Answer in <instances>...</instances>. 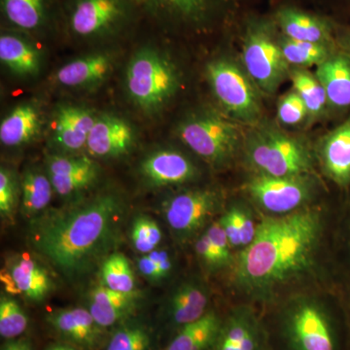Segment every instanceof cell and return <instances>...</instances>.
<instances>
[{"label": "cell", "instance_id": "36", "mask_svg": "<svg viewBox=\"0 0 350 350\" xmlns=\"http://www.w3.org/2000/svg\"><path fill=\"white\" fill-rule=\"evenodd\" d=\"M162 236L156 221L148 216L140 215L133 221L131 238L137 252L144 255L157 250L162 241Z\"/></svg>", "mask_w": 350, "mask_h": 350}, {"label": "cell", "instance_id": "25", "mask_svg": "<svg viewBox=\"0 0 350 350\" xmlns=\"http://www.w3.org/2000/svg\"><path fill=\"white\" fill-rule=\"evenodd\" d=\"M41 114L36 105L22 103L2 120L0 142L5 146L17 147L29 144L40 131Z\"/></svg>", "mask_w": 350, "mask_h": 350}, {"label": "cell", "instance_id": "14", "mask_svg": "<svg viewBox=\"0 0 350 350\" xmlns=\"http://www.w3.org/2000/svg\"><path fill=\"white\" fill-rule=\"evenodd\" d=\"M2 19L11 31L45 33L63 21V0H0Z\"/></svg>", "mask_w": 350, "mask_h": 350}, {"label": "cell", "instance_id": "37", "mask_svg": "<svg viewBox=\"0 0 350 350\" xmlns=\"http://www.w3.org/2000/svg\"><path fill=\"white\" fill-rule=\"evenodd\" d=\"M140 295L137 291L123 293L101 284L94 287L89 294V303L103 308H125L137 310Z\"/></svg>", "mask_w": 350, "mask_h": 350}, {"label": "cell", "instance_id": "21", "mask_svg": "<svg viewBox=\"0 0 350 350\" xmlns=\"http://www.w3.org/2000/svg\"><path fill=\"white\" fill-rule=\"evenodd\" d=\"M215 350H262V332L247 308L232 312L219 332Z\"/></svg>", "mask_w": 350, "mask_h": 350}, {"label": "cell", "instance_id": "40", "mask_svg": "<svg viewBox=\"0 0 350 350\" xmlns=\"http://www.w3.org/2000/svg\"><path fill=\"white\" fill-rule=\"evenodd\" d=\"M89 312L103 328H108L130 319L135 310L125 308H103L89 303Z\"/></svg>", "mask_w": 350, "mask_h": 350}, {"label": "cell", "instance_id": "8", "mask_svg": "<svg viewBox=\"0 0 350 350\" xmlns=\"http://www.w3.org/2000/svg\"><path fill=\"white\" fill-rule=\"evenodd\" d=\"M178 135L191 150L214 165L229 162L239 147L238 126L213 113L189 117L179 126Z\"/></svg>", "mask_w": 350, "mask_h": 350}, {"label": "cell", "instance_id": "15", "mask_svg": "<svg viewBox=\"0 0 350 350\" xmlns=\"http://www.w3.org/2000/svg\"><path fill=\"white\" fill-rule=\"evenodd\" d=\"M46 170L55 193L69 197L90 187L98 178V165L86 156L51 155Z\"/></svg>", "mask_w": 350, "mask_h": 350}, {"label": "cell", "instance_id": "12", "mask_svg": "<svg viewBox=\"0 0 350 350\" xmlns=\"http://www.w3.org/2000/svg\"><path fill=\"white\" fill-rule=\"evenodd\" d=\"M287 335L295 350H336L335 336L324 310L301 301L289 312Z\"/></svg>", "mask_w": 350, "mask_h": 350}, {"label": "cell", "instance_id": "26", "mask_svg": "<svg viewBox=\"0 0 350 350\" xmlns=\"http://www.w3.org/2000/svg\"><path fill=\"white\" fill-rule=\"evenodd\" d=\"M327 174L338 185L350 182V118L332 131L322 147Z\"/></svg>", "mask_w": 350, "mask_h": 350}, {"label": "cell", "instance_id": "49", "mask_svg": "<svg viewBox=\"0 0 350 350\" xmlns=\"http://www.w3.org/2000/svg\"><path fill=\"white\" fill-rule=\"evenodd\" d=\"M344 40L350 46V31H345Z\"/></svg>", "mask_w": 350, "mask_h": 350}, {"label": "cell", "instance_id": "5", "mask_svg": "<svg viewBox=\"0 0 350 350\" xmlns=\"http://www.w3.org/2000/svg\"><path fill=\"white\" fill-rule=\"evenodd\" d=\"M140 17L131 0H63L64 31L79 40L112 38Z\"/></svg>", "mask_w": 350, "mask_h": 350}, {"label": "cell", "instance_id": "46", "mask_svg": "<svg viewBox=\"0 0 350 350\" xmlns=\"http://www.w3.org/2000/svg\"><path fill=\"white\" fill-rule=\"evenodd\" d=\"M46 350H76L73 349V347H69V345H51V347H48Z\"/></svg>", "mask_w": 350, "mask_h": 350}, {"label": "cell", "instance_id": "39", "mask_svg": "<svg viewBox=\"0 0 350 350\" xmlns=\"http://www.w3.org/2000/svg\"><path fill=\"white\" fill-rule=\"evenodd\" d=\"M308 113L305 103L295 91L283 96L278 103V120L286 126L301 123Z\"/></svg>", "mask_w": 350, "mask_h": 350}, {"label": "cell", "instance_id": "9", "mask_svg": "<svg viewBox=\"0 0 350 350\" xmlns=\"http://www.w3.org/2000/svg\"><path fill=\"white\" fill-rule=\"evenodd\" d=\"M206 77L216 98L232 117L243 122L259 117L256 94L236 64L225 59L211 62L206 66Z\"/></svg>", "mask_w": 350, "mask_h": 350}, {"label": "cell", "instance_id": "28", "mask_svg": "<svg viewBox=\"0 0 350 350\" xmlns=\"http://www.w3.org/2000/svg\"><path fill=\"white\" fill-rule=\"evenodd\" d=\"M221 326L218 315L207 312L197 321L180 327L165 350H206L215 342Z\"/></svg>", "mask_w": 350, "mask_h": 350}, {"label": "cell", "instance_id": "29", "mask_svg": "<svg viewBox=\"0 0 350 350\" xmlns=\"http://www.w3.org/2000/svg\"><path fill=\"white\" fill-rule=\"evenodd\" d=\"M21 186L23 213L29 217L42 213L49 206L55 192L48 174L38 169L27 170Z\"/></svg>", "mask_w": 350, "mask_h": 350}, {"label": "cell", "instance_id": "22", "mask_svg": "<svg viewBox=\"0 0 350 350\" xmlns=\"http://www.w3.org/2000/svg\"><path fill=\"white\" fill-rule=\"evenodd\" d=\"M209 295L199 280H190L175 288L169 298L167 314L175 326L182 327L202 319L207 312Z\"/></svg>", "mask_w": 350, "mask_h": 350}, {"label": "cell", "instance_id": "33", "mask_svg": "<svg viewBox=\"0 0 350 350\" xmlns=\"http://www.w3.org/2000/svg\"><path fill=\"white\" fill-rule=\"evenodd\" d=\"M153 337L148 327L137 322L122 324L113 333L107 350H152Z\"/></svg>", "mask_w": 350, "mask_h": 350}, {"label": "cell", "instance_id": "38", "mask_svg": "<svg viewBox=\"0 0 350 350\" xmlns=\"http://www.w3.org/2000/svg\"><path fill=\"white\" fill-rule=\"evenodd\" d=\"M17 179L10 170H0V215L2 219L11 220L18 204Z\"/></svg>", "mask_w": 350, "mask_h": 350}, {"label": "cell", "instance_id": "23", "mask_svg": "<svg viewBox=\"0 0 350 350\" xmlns=\"http://www.w3.org/2000/svg\"><path fill=\"white\" fill-rule=\"evenodd\" d=\"M112 57L105 53H94L78 57L57 70V82L68 88H90L105 81L111 72Z\"/></svg>", "mask_w": 350, "mask_h": 350}, {"label": "cell", "instance_id": "2", "mask_svg": "<svg viewBox=\"0 0 350 350\" xmlns=\"http://www.w3.org/2000/svg\"><path fill=\"white\" fill-rule=\"evenodd\" d=\"M321 234V217L305 209L266 217L234 267V280L246 291H268L308 268Z\"/></svg>", "mask_w": 350, "mask_h": 350}, {"label": "cell", "instance_id": "34", "mask_svg": "<svg viewBox=\"0 0 350 350\" xmlns=\"http://www.w3.org/2000/svg\"><path fill=\"white\" fill-rule=\"evenodd\" d=\"M294 91L305 103L308 112L317 116L322 112L328 100L325 90L317 77L304 70H296L292 75Z\"/></svg>", "mask_w": 350, "mask_h": 350}, {"label": "cell", "instance_id": "24", "mask_svg": "<svg viewBox=\"0 0 350 350\" xmlns=\"http://www.w3.org/2000/svg\"><path fill=\"white\" fill-rule=\"evenodd\" d=\"M25 33L4 31L0 36V59L14 75L29 77L40 70V55Z\"/></svg>", "mask_w": 350, "mask_h": 350}, {"label": "cell", "instance_id": "4", "mask_svg": "<svg viewBox=\"0 0 350 350\" xmlns=\"http://www.w3.org/2000/svg\"><path fill=\"white\" fill-rule=\"evenodd\" d=\"M243 23V59L248 75L266 93L282 84L288 64L278 41L273 18L247 14Z\"/></svg>", "mask_w": 350, "mask_h": 350}, {"label": "cell", "instance_id": "20", "mask_svg": "<svg viewBox=\"0 0 350 350\" xmlns=\"http://www.w3.org/2000/svg\"><path fill=\"white\" fill-rule=\"evenodd\" d=\"M142 174L151 185L185 183L194 178L197 170L181 153L172 150L154 152L142 163Z\"/></svg>", "mask_w": 350, "mask_h": 350}, {"label": "cell", "instance_id": "47", "mask_svg": "<svg viewBox=\"0 0 350 350\" xmlns=\"http://www.w3.org/2000/svg\"><path fill=\"white\" fill-rule=\"evenodd\" d=\"M1 350H14L13 342H8V344L4 345Z\"/></svg>", "mask_w": 350, "mask_h": 350}, {"label": "cell", "instance_id": "44", "mask_svg": "<svg viewBox=\"0 0 350 350\" xmlns=\"http://www.w3.org/2000/svg\"><path fill=\"white\" fill-rule=\"evenodd\" d=\"M138 269L140 273L146 278L150 282H161L160 273L157 269L155 262H154L149 254H144V256L138 260Z\"/></svg>", "mask_w": 350, "mask_h": 350}, {"label": "cell", "instance_id": "19", "mask_svg": "<svg viewBox=\"0 0 350 350\" xmlns=\"http://www.w3.org/2000/svg\"><path fill=\"white\" fill-rule=\"evenodd\" d=\"M5 278L16 291L36 303L46 300L55 288L47 269L29 255L11 258L7 262Z\"/></svg>", "mask_w": 350, "mask_h": 350}, {"label": "cell", "instance_id": "3", "mask_svg": "<svg viewBox=\"0 0 350 350\" xmlns=\"http://www.w3.org/2000/svg\"><path fill=\"white\" fill-rule=\"evenodd\" d=\"M246 0H131L140 16L167 31L208 33L239 17Z\"/></svg>", "mask_w": 350, "mask_h": 350}, {"label": "cell", "instance_id": "18", "mask_svg": "<svg viewBox=\"0 0 350 350\" xmlns=\"http://www.w3.org/2000/svg\"><path fill=\"white\" fill-rule=\"evenodd\" d=\"M135 135L130 124L114 115L98 117L87 140L89 153L98 158H117L130 152Z\"/></svg>", "mask_w": 350, "mask_h": 350}, {"label": "cell", "instance_id": "32", "mask_svg": "<svg viewBox=\"0 0 350 350\" xmlns=\"http://www.w3.org/2000/svg\"><path fill=\"white\" fill-rule=\"evenodd\" d=\"M227 234L232 247H246L256 234L257 226L246 211L239 206L232 207L219 220Z\"/></svg>", "mask_w": 350, "mask_h": 350}, {"label": "cell", "instance_id": "48", "mask_svg": "<svg viewBox=\"0 0 350 350\" xmlns=\"http://www.w3.org/2000/svg\"><path fill=\"white\" fill-rule=\"evenodd\" d=\"M330 1H336L338 2V3L345 4V5L350 8V0H330Z\"/></svg>", "mask_w": 350, "mask_h": 350}, {"label": "cell", "instance_id": "13", "mask_svg": "<svg viewBox=\"0 0 350 350\" xmlns=\"http://www.w3.org/2000/svg\"><path fill=\"white\" fill-rule=\"evenodd\" d=\"M278 31L285 38L327 44L333 40L336 22L324 14L306 10L294 2H283L271 14Z\"/></svg>", "mask_w": 350, "mask_h": 350}, {"label": "cell", "instance_id": "41", "mask_svg": "<svg viewBox=\"0 0 350 350\" xmlns=\"http://www.w3.org/2000/svg\"><path fill=\"white\" fill-rule=\"evenodd\" d=\"M195 250L200 261L209 268L217 269L227 265L225 260L214 247L213 244L211 243V239H208L206 232L196 241Z\"/></svg>", "mask_w": 350, "mask_h": 350}, {"label": "cell", "instance_id": "10", "mask_svg": "<svg viewBox=\"0 0 350 350\" xmlns=\"http://www.w3.org/2000/svg\"><path fill=\"white\" fill-rule=\"evenodd\" d=\"M220 202V196L211 189L186 191L165 202L163 214L175 236L186 241L217 213Z\"/></svg>", "mask_w": 350, "mask_h": 350}, {"label": "cell", "instance_id": "7", "mask_svg": "<svg viewBox=\"0 0 350 350\" xmlns=\"http://www.w3.org/2000/svg\"><path fill=\"white\" fill-rule=\"evenodd\" d=\"M248 162L260 174L303 176L312 170L310 152L298 140L273 129L253 133L247 144Z\"/></svg>", "mask_w": 350, "mask_h": 350}, {"label": "cell", "instance_id": "42", "mask_svg": "<svg viewBox=\"0 0 350 350\" xmlns=\"http://www.w3.org/2000/svg\"><path fill=\"white\" fill-rule=\"evenodd\" d=\"M206 234L226 262L228 264V262L231 261V251L230 250H231L232 246L219 220L214 222L206 230Z\"/></svg>", "mask_w": 350, "mask_h": 350}, {"label": "cell", "instance_id": "30", "mask_svg": "<svg viewBox=\"0 0 350 350\" xmlns=\"http://www.w3.org/2000/svg\"><path fill=\"white\" fill-rule=\"evenodd\" d=\"M103 284L110 289L123 293H133L135 289V278L130 262L125 255L113 252L100 267Z\"/></svg>", "mask_w": 350, "mask_h": 350}, {"label": "cell", "instance_id": "16", "mask_svg": "<svg viewBox=\"0 0 350 350\" xmlns=\"http://www.w3.org/2000/svg\"><path fill=\"white\" fill-rule=\"evenodd\" d=\"M47 321L62 338L82 349H98L105 337V328L88 308H61L51 312Z\"/></svg>", "mask_w": 350, "mask_h": 350}, {"label": "cell", "instance_id": "11", "mask_svg": "<svg viewBox=\"0 0 350 350\" xmlns=\"http://www.w3.org/2000/svg\"><path fill=\"white\" fill-rule=\"evenodd\" d=\"M301 177L259 174L248 182L246 189L262 208L271 213L284 215L298 211L310 197V187Z\"/></svg>", "mask_w": 350, "mask_h": 350}, {"label": "cell", "instance_id": "35", "mask_svg": "<svg viewBox=\"0 0 350 350\" xmlns=\"http://www.w3.org/2000/svg\"><path fill=\"white\" fill-rule=\"evenodd\" d=\"M29 319L15 299L2 295L0 298V335L2 338H17L27 330Z\"/></svg>", "mask_w": 350, "mask_h": 350}, {"label": "cell", "instance_id": "17", "mask_svg": "<svg viewBox=\"0 0 350 350\" xmlns=\"http://www.w3.org/2000/svg\"><path fill=\"white\" fill-rule=\"evenodd\" d=\"M96 118L88 108L76 105L59 107L53 121V144L63 153L84 148Z\"/></svg>", "mask_w": 350, "mask_h": 350}, {"label": "cell", "instance_id": "31", "mask_svg": "<svg viewBox=\"0 0 350 350\" xmlns=\"http://www.w3.org/2000/svg\"><path fill=\"white\" fill-rule=\"evenodd\" d=\"M280 48L288 64L298 66H319L328 59L327 44L294 40L280 36Z\"/></svg>", "mask_w": 350, "mask_h": 350}, {"label": "cell", "instance_id": "1", "mask_svg": "<svg viewBox=\"0 0 350 350\" xmlns=\"http://www.w3.org/2000/svg\"><path fill=\"white\" fill-rule=\"evenodd\" d=\"M125 204L118 195L100 193L77 204L45 211L29 226L33 250L66 282L93 275L121 238Z\"/></svg>", "mask_w": 350, "mask_h": 350}, {"label": "cell", "instance_id": "27", "mask_svg": "<svg viewBox=\"0 0 350 350\" xmlns=\"http://www.w3.org/2000/svg\"><path fill=\"white\" fill-rule=\"evenodd\" d=\"M317 78L325 90L328 103L337 107H350V61L329 57L317 66Z\"/></svg>", "mask_w": 350, "mask_h": 350}, {"label": "cell", "instance_id": "45", "mask_svg": "<svg viewBox=\"0 0 350 350\" xmlns=\"http://www.w3.org/2000/svg\"><path fill=\"white\" fill-rule=\"evenodd\" d=\"M14 350H32L31 344L27 340H22L13 342Z\"/></svg>", "mask_w": 350, "mask_h": 350}, {"label": "cell", "instance_id": "6", "mask_svg": "<svg viewBox=\"0 0 350 350\" xmlns=\"http://www.w3.org/2000/svg\"><path fill=\"white\" fill-rule=\"evenodd\" d=\"M125 85L135 107L151 113L162 108L174 96L179 78L174 64L160 51L142 47L126 68Z\"/></svg>", "mask_w": 350, "mask_h": 350}, {"label": "cell", "instance_id": "43", "mask_svg": "<svg viewBox=\"0 0 350 350\" xmlns=\"http://www.w3.org/2000/svg\"><path fill=\"white\" fill-rule=\"evenodd\" d=\"M149 256L152 258L155 262L157 269L160 273L161 278L165 280L172 273V261L169 253L165 250H154L148 253Z\"/></svg>", "mask_w": 350, "mask_h": 350}]
</instances>
